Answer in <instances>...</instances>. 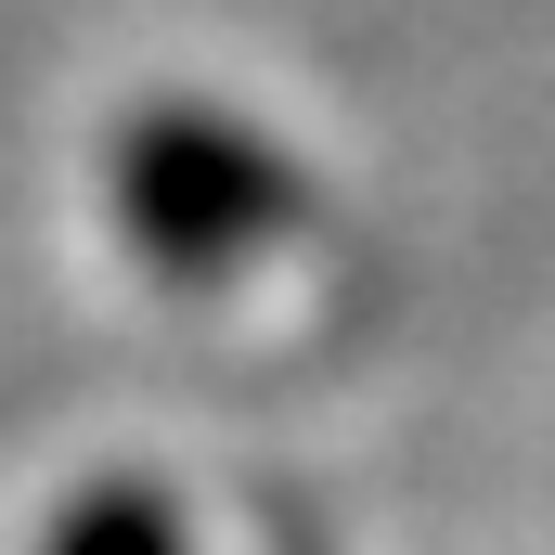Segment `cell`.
<instances>
[{"mask_svg": "<svg viewBox=\"0 0 555 555\" xmlns=\"http://www.w3.org/2000/svg\"><path fill=\"white\" fill-rule=\"evenodd\" d=\"M104 194H117L130 259H155V272H181V284L259 259L297 220V168L259 130L207 117V104H142L130 130H117V155H104Z\"/></svg>", "mask_w": 555, "mask_h": 555, "instance_id": "obj_1", "label": "cell"}, {"mask_svg": "<svg viewBox=\"0 0 555 555\" xmlns=\"http://www.w3.org/2000/svg\"><path fill=\"white\" fill-rule=\"evenodd\" d=\"M52 555H194V543H181V504H168V491H130V478H117V491H91V504L52 530Z\"/></svg>", "mask_w": 555, "mask_h": 555, "instance_id": "obj_2", "label": "cell"}]
</instances>
